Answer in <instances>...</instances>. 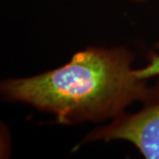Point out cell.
<instances>
[{"label": "cell", "instance_id": "obj_1", "mask_svg": "<svg viewBox=\"0 0 159 159\" xmlns=\"http://www.w3.org/2000/svg\"><path fill=\"white\" fill-rule=\"evenodd\" d=\"M133 61L125 48H89L58 68L6 80L0 91L6 100L54 114L61 124L112 119L148 93L147 80L135 75Z\"/></svg>", "mask_w": 159, "mask_h": 159}, {"label": "cell", "instance_id": "obj_2", "mask_svg": "<svg viewBox=\"0 0 159 159\" xmlns=\"http://www.w3.org/2000/svg\"><path fill=\"white\" fill-rule=\"evenodd\" d=\"M148 87L142 108L135 113L119 114L107 125L91 131L82 143L123 140L134 144L145 158L159 159V76Z\"/></svg>", "mask_w": 159, "mask_h": 159}, {"label": "cell", "instance_id": "obj_3", "mask_svg": "<svg viewBox=\"0 0 159 159\" xmlns=\"http://www.w3.org/2000/svg\"><path fill=\"white\" fill-rule=\"evenodd\" d=\"M157 47L159 49V43ZM148 60V64L145 67L134 70V74L139 79L148 80L159 76V54L150 53Z\"/></svg>", "mask_w": 159, "mask_h": 159}, {"label": "cell", "instance_id": "obj_4", "mask_svg": "<svg viewBox=\"0 0 159 159\" xmlns=\"http://www.w3.org/2000/svg\"><path fill=\"white\" fill-rule=\"evenodd\" d=\"M134 2H137V3H143V2H147V1H150V0H131Z\"/></svg>", "mask_w": 159, "mask_h": 159}]
</instances>
